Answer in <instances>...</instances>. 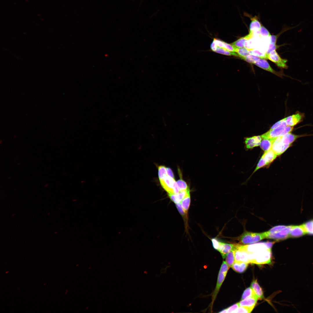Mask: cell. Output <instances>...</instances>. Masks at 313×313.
I'll return each instance as SVG.
<instances>
[{"label": "cell", "instance_id": "19", "mask_svg": "<svg viewBox=\"0 0 313 313\" xmlns=\"http://www.w3.org/2000/svg\"><path fill=\"white\" fill-rule=\"evenodd\" d=\"M251 22L249 27L250 32H255L259 30L261 23L256 16L250 18Z\"/></svg>", "mask_w": 313, "mask_h": 313}, {"label": "cell", "instance_id": "22", "mask_svg": "<svg viewBox=\"0 0 313 313\" xmlns=\"http://www.w3.org/2000/svg\"><path fill=\"white\" fill-rule=\"evenodd\" d=\"M212 50L217 53L226 55L233 56L238 57H239L238 54L236 52L230 51L223 48L216 47Z\"/></svg>", "mask_w": 313, "mask_h": 313}, {"label": "cell", "instance_id": "36", "mask_svg": "<svg viewBox=\"0 0 313 313\" xmlns=\"http://www.w3.org/2000/svg\"><path fill=\"white\" fill-rule=\"evenodd\" d=\"M266 165H267L263 157L262 156L259 161L256 168L254 171L253 173L256 172L259 169L263 167Z\"/></svg>", "mask_w": 313, "mask_h": 313}, {"label": "cell", "instance_id": "23", "mask_svg": "<svg viewBox=\"0 0 313 313\" xmlns=\"http://www.w3.org/2000/svg\"><path fill=\"white\" fill-rule=\"evenodd\" d=\"M274 139H263L260 144V147L265 152L271 149L273 141Z\"/></svg>", "mask_w": 313, "mask_h": 313}, {"label": "cell", "instance_id": "37", "mask_svg": "<svg viewBox=\"0 0 313 313\" xmlns=\"http://www.w3.org/2000/svg\"><path fill=\"white\" fill-rule=\"evenodd\" d=\"M259 34L263 37H270L271 35L268 31L264 27L261 26L259 30Z\"/></svg>", "mask_w": 313, "mask_h": 313}, {"label": "cell", "instance_id": "34", "mask_svg": "<svg viewBox=\"0 0 313 313\" xmlns=\"http://www.w3.org/2000/svg\"><path fill=\"white\" fill-rule=\"evenodd\" d=\"M287 125L285 121V118H284L274 124L271 128L270 130H272L280 126H287Z\"/></svg>", "mask_w": 313, "mask_h": 313}, {"label": "cell", "instance_id": "44", "mask_svg": "<svg viewBox=\"0 0 313 313\" xmlns=\"http://www.w3.org/2000/svg\"><path fill=\"white\" fill-rule=\"evenodd\" d=\"M219 313H227V311L226 309H224L219 312Z\"/></svg>", "mask_w": 313, "mask_h": 313}, {"label": "cell", "instance_id": "40", "mask_svg": "<svg viewBox=\"0 0 313 313\" xmlns=\"http://www.w3.org/2000/svg\"><path fill=\"white\" fill-rule=\"evenodd\" d=\"M229 268L226 261H224L223 262L219 271L227 273Z\"/></svg>", "mask_w": 313, "mask_h": 313}, {"label": "cell", "instance_id": "24", "mask_svg": "<svg viewBox=\"0 0 313 313\" xmlns=\"http://www.w3.org/2000/svg\"><path fill=\"white\" fill-rule=\"evenodd\" d=\"M190 203V192L182 200L181 202V206L187 214H188Z\"/></svg>", "mask_w": 313, "mask_h": 313}, {"label": "cell", "instance_id": "14", "mask_svg": "<svg viewBox=\"0 0 313 313\" xmlns=\"http://www.w3.org/2000/svg\"><path fill=\"white\" fill-rule=\"evenodd\" d=\"M190 192L189 188L176 194H168L171 200L175 204L180 203L182 200Z\"/></svg>", "mask_w": 313, "mask_h": 313}, {"label": "cell", "instance_id": "25", "mask_svg": "<svg viewBox=\"0 0 313 313\" xmlns=\"http://www.w3.org/2000/svg\"><path fill=\"white\" fill-rule=\"evenodd\" d=\"M235 253L234 246V248L228 253L226 257V262L229 267H232L234 262Z\"/></svg>", "mask_w": 313, "mask_h": 313}, {"label": "cell", "instance_id": "35", "mask_svg": "<svg viewBox=\"0 0 313 313\" xmlns=\"http://www.w3.org/2000/svg\"><path fill=\"white\" fill-rule=\"evenodd\" d=\"M252 310V309L248 307L240 306L234 312V313H250Z\"/></svg>", "mask_w": 313, "mask_h": 313}, {"label": "cell", "instance_id": "16", "mask_svg": "<svg viewBox=\"0 0 313 313\" xmlns=\"http://www.w3.org/2000/svg\"><path fill=\"white\" fill-rule=\"evenodd\" d=\"M259 299L257 297H250L242 300L239 302V306H243L253 309Z\"/></svg>", "mask_w": 313, "mask_h": 313}, {"label": "cell", "instance_id": "31", "mask_svg": "<svg viewBox=\"0 0 313 313\" xmlns=\"http://www.w3.org/2000/svg\"><path fill=\"white\" fill-rule=\"evenodd\" d=\"M260 58V57H259L250 54L245 57L242 58L241 59L248 63H254Z\"/></svg>", "mask_w": 313, "mask_h": 313}, {"label": "cell", "instance_id": "18", "mask_svg": "<svg viewBox=\"0 0 313 313\" xmlns=\"http://www.w3.org/2000/svg\"><path fill=\"white\" fill-rule=\"evenodd\" d=\"M248 263L241 261H235L232 266L235 271L240 273L244 272L247 268Z\"/></svg>", "mask_w": 313, "mask_h": 313}, {"label": "cell", "instance_id": "15", "mask_svg": "<svg viewBox=\"0 0 313 313\" xmlns=\"http://www.w3.org/2000/svg\"><path fill=\"white\" fill-rule=\"evenodd\" d=\"M235 245L220 242L218 251L223 258L226 257L227 254L234 248Z\"/></svg>", "mask_w": 313, "mask_h": 313}, {"label": "cell", "instance_id": "8", "mask_svg": "<svg viewBox=\"0 0 313 313\" xmlns=\"http://www.w3.org/2000/svg\"><path fill=\"white\" fill-rule=\"evenodd\" d=\"M292 227V225L287 226L284 228L274 233L268 234L267 232V238L278 241L287 239L290 237L289 234Z\"/></svg>", "mask_w": 313, "mask_h": 313}, {"label": "cell", "instance_id": "30", "mask_svg": "<svg viewBox=\"0 0 313 313\" xmlns=\"http://www.w3.org/2000/svg\"><path fill=\"white\" fill-rule=\"evenodd\" d=\"M158 176L159 181L163 179L167 175L166 168L163 165H160L158 168Z\"/></svg>", "mask_w": 313, "mask_h": 313}, {"label": "cell", "instance_id": "1", "mask_svg": "<svg viewBox=\"0 0 313 313\" xmlns=\"http://www.w3.org/2000/svg\"><path fill=\"white\" fill-rule=\"evenodd\" d=\"M249 253L250 263L261 265L271 263V249H266Z\"/></svg>", "mask_w": 313, "mask_h": 313}, {"label": "cell", "instance_id": "38", "mask_svg": "<svg viewBox=\"0 0 313 313\" xmlns=\"http://www.w3.org/2000/svg\"><path fill=\"white\" fill-rule=\"evenodd\" d=\"M176 207L179 211L183 217H185V219H187V214L185 212L184 210L182 207L181 203L176 204Z\"/></svg>", "mask_w": 313, "mask_h": 313}, {"label": "cell", "instance_id": "41", "mask_svg": "<svg viewBox=\"0 0 313 313\" xmlns=\"http://www.w3.org/2000/svg\"><path fill=\"white\" fill-rule=\"evenodd\" d=\"M212 245L213 248L215 250H218L220 241L216 238H212L211 239Z\"/></svg>", "mask_w": 313, "mask_h": 313}, {"label": "cell", "instance_id": "6", "mask_svg": "<svg viewBox=\"0 0 313 313\" xmlns=\"http://www.w3.org/2000/svg\"><path fill=\"white\" fill-rule=\"evenodd\" d=\"M291 145L284 143L282 141L281 136L273 140L271 149L277 155H280L286 151Z\"/></svg>", "mask_w": 313, "mask_h": 313}, {"label": "cell", "instance_id": "13", "mask_svg": "<svg viewBox=\"0 0 313 313\" xmlns=\"http://www.w3.org/2000/svg\"><path fill=\"white\" fill-rule=\"evenodd\" d=\"M262 138L261 136H254L247 137L245 139V143L247 148L251 149L258 146L260 144Z\"/></svg>", "mask_w": 313, "mask_h": 313}, {"label": "cell", "instance_id": "39", "mask_svg": "<svg viewBox=\"0 0 313 313\" xmlns=\"http://www.w3.org/2000/svg\"><path fill=\"white\" fill-rule=\"evenodd\" d=\"M239 307V303L234 304L226 309L227 313H234Z\"/></svg>", "mask_w": 313, "mask_h": 313}, {"label": "cell", "instance_id": "43", "mask_svg": "<svg viewBox=\"0 0 313 313\" xmlns=\"http://www.w3.org/2000/svg\"><path fill=\"white\" fill-rule=\"evenodd\" d=\"M270 42L276 44L277 36L276 35H272L270 36Z\"/></svg>", "mask_w": 313, "mask_h": 313}, {"label": "cell", "instance_id": "29", "mask_svg": "<svg viewBox=\"0 0 313 313\" xmlns=\"http://www.w3.org/2000/svg\"><path fill=\"white\" fill-rule=\"evenodd\" d=\"M303 225L307 234L313 235V220L308 221Z\"/></svg>", "mask_w": 313, "mask_h": 313}, {"label": "cell", "instance_id": "2", "mask_svg": "<svg viewBox=\"0 0 313 313\" xmlns=\"http://www.w3.org/2000/svg\"><path fill=\"white\" fill-rule=\"evenodd\" d=\"M267 236L266 232L260 233L246 232L241 235L240 240L243 244H252L267 238Z\"/></svg>", "mask_w": 313, "mask_h": 313}, {"label": "cell", "instance_id": "21", "mask_svg": "<svg viewBox=\"0 0 313 313\" xmlns=\"http://www.w3.org/2000/svg\"><path fill=\"white\" fill-rule=\"evenodd\" d=\"M251 287L259 299L264 298L262 289L256 280H254L252 282Z\"/></svg>", "mask_w": 313, "mask_h": 313}, {"label": "cell", "instance_id": "28", "mask_svg": "<svg viewBox=\"0 0 313 313\" xmlns=\"http://www.w3.org/2000/svg\"><path fill=\"white\" fill-rule=\"evenodd\" d=\"M253 296L258 297L250 287L245 290L242 294L241 299V300H243L248 297Z\"/></svg>", "mask_w": 313, "mask_h": 313}, {"label": "cell", "instance_id": "33", "mask_svg": "<svg viewBox=\"0 0 313 313\" xmlns=\"http://www.w3.org/2000/svg\"><path fill=\"white\" fill-rule=\"evenodd\" d=\"M287 226L279 225L274 226L267 231L268 234L274 233L278 232Z\"/></svg>", "mask_w": 313, "mask_h": 313}, {"label": "cell", "instance_id": "20", "mask_svg": "<svg viewBox=\"0 0 313 313\" xmlns=\"http://www.w3.org/2000/svg\"><path fill=\"white\" fill-rule=\"evenodd\" d=\"M277 156V155L272 149L265 152L262 155L267 165L272 163L276 158Z\"/></svg>", "mask_w": 313, "mask_h": 313}, {"label": "cell", "instance_id": "11", "mask_svg": "<svg viewBox=\"0 0 313 313\" xmlns=\"http://www.w3.org/2000/svg\"><path fill=\"white\" fill-rule=\"evenodd\" d=\"M304 117V114L297 112L294 114L285 118V121L288 126H294L301 122Z\"/></svg>", "mask_w": 313, "mask_h": 313}, {"label": "cell", "instance_id": "17", "mask_svg": "<svg viewBox=\"0 0 313 313\" xmlns=\"http://www.w3.org/2000/svg\"><path fill=\"white\" fill-rule=\"evenodd\" d=\"M227 274V273L219 271L216 288L213 294L212 302L214 301L218 294L220 287L225 279Z\"/></svg>", "mask_w": 313, "mask_h": 313}, {"label": "cell", "instance_id": "7", "mask_svg": "<svg viewBox=\"0 0 313 313\" xmlns=\"http://www.w3.org/2000/svg\"><path fill=\"white\" fill-rule=\"evenodd\" d=\"M267 59L275 63L279 68L285 69L288 68L286 64L287 60L282 58L276 50L271 52L267 55Z\"/></svg>", "mask_w": 313, "mask_h": 313}, {"label": "cell", "instance_id": "3", "mask_svg": "<svg viewBox=\"0 0 313 313\" xmlns=\"http://www.w3.org/2000/svg\"><path fill=\"white\" fill-rule=\"evenodd\" d=\"M293 129V126L287 125L280 126L269 131L261 136L263 139H274L280 136L291 132Z\"/></svg>", "mask_w": 313, "mask_h": 313}, {"label": "cell", "instance_id": "26", "mask_svg": "<svg viewBox=\"0 0 313 313\" xmlns=\"http://www.w3.org/2000/svg\"><path fill=\"white\" fill-rule=\"evenodd\" d=\"M247 35L241 37L232 43V44L235 47L239 48L243 47L246 42L248 39Z\"/></svg>", "mask_w": 313, "mask_h": 313}, {"label": "cell", "instance_id": "5", "mask_svg": "<svg viewBox=\"0 0 313 313\" xmlns=\"http://www.w3.org/2000/svg\"><path fill=\"white\" fill-rule=\"evenodd\" d=\"M274 243L271 242H261L245 245H240V246L248 252L253 253L263 249H271Z\"/></svg>", "mask_w": 313, "mask_h": 313}, {"label": "cell", "instance_id": "10", "mask_svg": "<svg viewBox=\"0 0 313 313\" xmlns=\"http://www.w3.org/2000/svg\"><path fill=\"white\" fill-rule=\"evenodd\" d=\"M216 47L223 48L230 51L235 52L236 48L232 44L227 43L220 39L214 38L210 45L211 50Z\"/></svg>", "mask_w": 313, "mask_h": 313}, {"label": "cell", "instance_id": "9", "mask_svg": "<svg viewBox=\"0 0 313 313\" xmlns=\"http://www.w3.org/2000/svg\"><path fill=\"white\" fill-rule=\"evenodd\" d=\"M254 64L259 68L273 73L280 77H281L283 76H285L282 72H278L274 70L270 66L267 61L264 59L260 58Z\"/></svg>", "mask_w": 313, "mask_h": 313}, {"label": "cell", "instance_id": "12", "mask_svg": "<svg viewBox=\"0 0 313 313\" xmlns=\"http://www.w3.org/2000/svg\"><path fill=\"white\" fill-rule=\"evenodd\" d=\"M307 234L305 228L303 225L292 226L290 232L289 237L297 238Z\"/></svg>", "mask_w": 313, "mask_h": 313}, {"label": "cell", "instance_id": "42", "mask_svg": "<svg viewBox=\"0 0 313 313\" xmlns=\"http://www.w3.org/2000/svg\"><path fill=\"white\" fill-rule=\"evenodd\" d=\"M167 175L174 179V174L172 170L170 168H166Z\"/></svg>", "mask_w": 313, "mask_h": 313}, {"label": "cell", "instance_id": "4", "mask_svg": "<svg viewBox=\"0 0 313 313\" xmlns=\"http://www.w3.org/2000/svg\"><path fill=\"white\" fill-rule=\"evenodd\" d=\"M160 182L162 187L168 194H176L179 192L174 179L168 175H167Z\"/></svg>", "mask_w": 313, "mask_h": 313}, {"label": "cell", "instance_id": "32", "mask_svg": "<svg viewBox=\"0 0 313 313\" xmlns=\"http://www.w3.org/2000/svg\"><path fill=\"white\" fill-rule=\"evenodd\" d=\"M176 183L180 192L186 190L189 188L185 182L181 178L177 181Z\"/></svg>", "mask_w": 313, "mask_h": 313}, {"label": "cell", "instance_id": "27", "mask_svg": "<svg viewBox=\"0 0 313 313\" xmlns=\"http://www.w3.org/2000/svg\"><path fill=\"white\" fill-rule=\"evenodd\" d=\"M235 52L238 54L239 57L241 58L245 57L250 54V51L248 49L243 47L236 48Z\"/></svg>", "mask_w": 313, "mask_h": 313}]
</instances>
